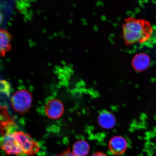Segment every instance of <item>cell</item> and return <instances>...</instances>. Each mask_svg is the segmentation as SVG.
<instances>
[{"instance_id": "52a82bcc", "label": "cell", "mask_w": 156, "mask_h": 156, "mask_svg": "<svg viewBox=\"0 0 156 156\" xmlns=\"http://www.w3.org/2000/svg\"><path fill=\"white\" fill-rule=\"evenodd\" d=\"M98 122L101 127L110 129L115 125L116 118L112 113L108 111H103L98 115Z\"/></svg>"}, {"instance_id": "8992f818", "label": "cell", "mask_w": 156, "mask_h": 156, "mask_svg": "<svg viewBox=\"0 0 156 156\" xmlns=\"http://www.w3.org/2000/svg\"><path fill=\"white\" fill-rule=\"evenodd\" d=\"M109 147L110 151L114 154L121 155L126 151L127 143L126 140L122 136H115L110 140Z\"/></svg>"}, {"instance_id": "3957f363", "label": "cell", "mask_w": 156, "mask_h": 156, "mask_svg": "<svg viewBox=\"0 0 156 156\" xmlns=\"http://www.w3.org/2000/svg\"><path fill=\"white\" fill-rule=\"evenodd\" d=\"M13 133L24 154L32 156L38 153L40 146L37 142L34 141L29 134L17 131L14 132Z\"/></svg>"}, {"instance_id": "30bf717a", "label": "cell", "mask_w": 156, "mask_h": 156, "mask_svg": "<svg viewBox=\"0 0 156 156\" xmlns=\"http://www.w3.org/2000/svg\"><path fill=\"white\" fill-rule=\"evenodd\" d=\"M89 150V144L83 140H79L75 142L73 146V153L79 156H86Z\"/></svg>"}, {"instance_id": "9c48e42d", "label": "cell", "mask_w": 156, "mask_h": 156, "mask_svg": "<svg viewBox=\"0 0 156 156\" xmlns=\"http://www.w3.org/2000/svg\"><path fill=\"white\" fill-rule=\"evenodd\" d=\"M11 37L8 32L1 29L0 32V50L4 56L10 48Z\"/></svg>"}, {"instance_id": "6da1fadb", "label": "cell", "mask_w": 156, "mask_h": 156, "mask_svg": "<svg viewBox=\"0 0 156 156\" xmlns=\"http://www.w3.org/2000/svg\"><path fill=\"white\" fill-rule=\"evenodd\" d=\"M153 32L151 23L144 20L129 18L123 26L124 38L127 45L145 43L151 39Z\"/></svg>"}, {"instance_id": "7c38bea8", "label": "cell", "mask_w": 156, "mask_h": 156, "mask_svg": "<svg viewBox=\"0 0 156 156\" xmlns=\"http://www.w3.org/2000/svg\"><path fill=\"white\" fill-rule=\"evenodd\" d=\"M56 156H79L76 155L75 154L69 151V150H67L63 152V153H61Z\"/></svg>"}, {"instance_id": "ba28073f", "label": "cell", "mask_w": 156, "mask_h": 156, "mask_svg": "<svg viewBox=\"0 0 156 156\" xmlns=\"http://www.w3.org/2000/svg\"><path fill=\"white\" fill-rule=\"evenodd\" d=\"M151 59L147 55L141 53L136 55L133 59L132 65L133 69L136 71H145L149 67Z\"/></svg>"}, {"instance_id": "277c9868", "label": "cell", "mask_w": 156, "mask_h": 156, "mask_svg": "<svg viewBox=\"0 0 156 156\" xmlns=\"http://www.w3.org/2000/svg\"><path fill=\"white\" fill-rule=\"evenodd\" d=\"M13 133L3 135L1 139V149L9 155H18L24 154L22 149L15 139Z\"/></svg>"}, {"instance_id": "4fadbf2b", "label": "cell", "mask_w": 156, "mask_h": 156, "mask_svg": "<svg viewBox=\"0 0 156 156\" xmlns=\"http://www.w3.org/2000/svg\"><path fill=\"white\" fill-rule=\"evenodd\" d=\"M91 156H107L105 154L103 153L102 152H98L97 153L93 154Z\"/></svg>"}, {"instance_id": "7a4b0ae2", "label": "cell", "mask_w": 156, "mask_h": 156, "mask_svg": "<svg viewBox=\"0 0 156 156\" xmlns=\"http://www.w3.org/2000/svg\"><path fill=\"white\" fill-rule=\"evenodd\" d=\"M32 94L26 90L17 91L11 99L12 106L16 112L23 114L30 108L32 102Z\"/></svg>"}, {"instance_id": "8fae6325", "label": "cell", "mask_w": 156, "mask_h": 156, "mask_svg": "<svg viewBox=\"0 0 156 156\" xmlns=\"http://www.w3.org/2000/svg\"><path fill=\"white\" fill-rule=\"evenodd\" d=\"M9 85L8 83L5 81H1V91L6 94H9Z\"/></svg>"}, {"instance_id": "5b68a950", "label": "cell", "mask_w": 156, "mask_h": 156, "mask_svg": "<svg viewBox=\"0 0 156 156\" xmlns=\"http://www.w3.org/2000/svg\"><path fill=\"white\" fill-rule=\"evenodd\" d=\"M64 107L63 103L57 99H53L50 100L47 103L45 112L49 118L57 119L63 114Z\"/></svg>"}]
</instances>
